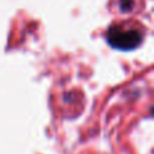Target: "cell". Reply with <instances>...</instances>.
<instances>
[{
    "label": "cell",
    "instance_id": "cell-2",
    "mask_svg": "<svg viewBox=\"0 0 154 154\" xmlns=\"http://www.w3.org/2000/svg\"><path fill=\"white\" fill-rule=\"evenodd\" d=\"M133 4H134L133 0H122L120 2V10L127 12V11H130L133 8Z\"/></svg>",
    "mask_w": 154,
    "mask_h": 154
},
{
    "label": "cell",
    "instance_id": "cell-1",
    "mask_svg": "<svg viewBox=\"0 0 154 154\" xmlns=\"http://www.w3.org/2000/svg\"><path fill=\"white\" fill-rule=\"evenodd\" d=\"M107 41L115 49L130 50L141 43L142 35L137 30H127L120 26H115L111 27L107 32Z\"/></svg>",
    "mask_w": 154,
    "mask_h": 154
}]
</instances>
